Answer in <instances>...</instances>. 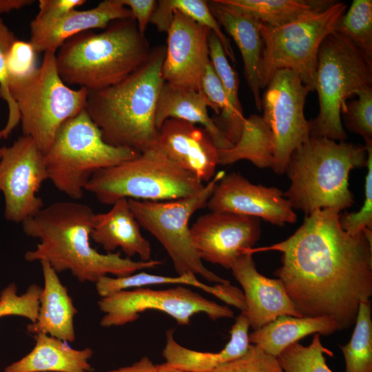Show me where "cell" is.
Wrapping results in <instances>:
<instances>
[{
    "label": "cell",
    "instance_id": "6da1fadb",
    "mask_svg": "<svg viewBox=\"0 0 372 372\" xmlns=\"http://www.w3.org/2000/svg\"><path fill=\"white\" fill-rule=\"evenodd\" d=\"M340 214L317 209L286 240L247 252L280 251L282 265L275 274L301 315L329 317L343 330L372 296V230L348 234Z\"/></svg>",
    "mask_w": 372,
    "mask_h": 372
},
{
    "label": "cell",
    "instance_id": "7a4b0ae2",
    "mask_svg": "<svg viewBox=\"0 0 372 372\" xmlns=\"http://www.w3.org/2000/svg\"><path fill=\"white\" fill-rule=\"evenodd\" d=\"M95 213L87 205L58 201L43 207L24 220L22 229L39 242L28 251V262H47L57 273L69 271L82 282H96L103 276H126L162 264L158 260L135 261L120 253L102 254L91 245Z\"/></svg>",
    "mask_w": 372,
    "mask_h": 372
},
{
    "label": "cell",
    "instance_id": "3957f363",
    "mask_svg": "<svg viewBox=\"0 0 372 372\" xmlns=\"http://www.w3.org/2000/svg\"><path fill=\"white\" fill-rule=\"evenodd\" d=\"M165 55V48L157 46L138 69L119 83L88 91L86 111L109 145L140 153L154 147Z\"/></svg>",
    "mask_w": 372,
    "mask_h": 372
},
{
    "label": "cell",
    "instance_id": "277c9868",
    "mask_svg": "<svg viewBox=\"0 0 372 372\" xmlns=\"http://www.w3.org/2000/svg\"><path fill=\"white\" fill-rule=\"evenodd\" d=\"M151 49L135 19L111 21L101 32L88 30L68 40L55 53L59 75L67 85L96 91L115 85L138 69Z\"/></svg>",
    "mask_w": 372,
    "mask_h": 372
},
{
    "label": "cell",
    "instance_id": "5b68a950",
    "mask_svg": "<svg viewBox=\"0 0 372 372\" xmlns=\"http://www.w3.org/2000/svg\"><path fill=\"white\" fill-rule=\"evenodd\" d=\"M366 160L364 145L310 137L290 156L285 173L291 183L284 196L305 216L317 209L349 208L355 203L350 172L366 167Z\"/></svg>",
    "mask_w": 372,
    "mask_h": 372
},
{
    "label": "cell",
    "instance_id": "8992f818",
    "mask_svg": "<svg viewBox=\"0 0 372 372\" xmlns=\"http://www.w3.org/2000/svg\"><path fill=\"white\" fill-rule=\"evenodd\" d=\"M45 154L48 180L74 200L83 198L98 171L137 157L140 152L107 143L86 109L60 127Z\"/></svg>",
    "mask_w": 372,
    "mask_h": 372
},
{
    "label": "cell",
    "instance_id": "52a82bcc",
    "mask_svg": "<svg viewBox=\"0 0 372 372\" xmlns=\"http://www.w3.org/2000/svg\"><path fill=\"white\" fill-rule=\"evenodd\" d=\"M203 183L156 147L136 158L96 172L85 191L102 204L112 205L121 198L161 201L199 192Z\"/></svg>",
    "mask_w": 372,
    "mask_h": 372
},
{
    "label": "cell",
    "instance_id": "ba28073f",
    "mask_svg": "<svg viewBox=\"0 0 372 372\" xmlns=\"http://www.w3.org/2000/svg\"><path fill=\"white\" fill-rule=\"evenodd\" d=\"M371 85L372 65L347 38L329 34L318 53L315 90L319 113L311 120L310 137L346 141L341 111L349 98Z\"/></svg>",
    "mask_w": 372,
    "mask_h": 372
},
{
    "label": "cell",
    "instance_id": "9c48e42d",
    "mask_svg": "<svg viewBox=\"0 0 372 372\" xmlns=\"http://www.w3.org/2000/svg\"><path fill=\"white\" fill-rule=\"evenodd\" d=\"M8 84L19 112L23 135L32 138L43 154L61 125L86 107L88 90H74L63 83L54 52L44 53L41 65L32 75Z\"/></svg>",
    "mask_w": 372,
    "mask_h": 372
},
{
    "label": "cell",
    "instance_id": "30bf717a",
    "mask_svg": "<svg viewBox=\"0 0 372 372\" xmlns=\"http://www.w3.org/2000/svg\"><path fill=\"white\" fill-rule=\"evenodd\" d=\"M225 175V171L218 172L202 190L187 197L161 201L128 199L139 225L161 244L178 275L191 273L211 282L230 284L204 265L193 244L189 227L192 216L206 207Z\"/></svg>",
    "mask_w": 372,
    "mask_h": 372
},
{
    "label": "cell",
    "instance_id": "8fae6325",
    "mask_svg": "<svg viewBox=\"0 0 372 372\" xmlns=\"http://www.w3.org/2000/svg\"><path fill=\"white\" fill-rule=\"evenodd\" d=\"M347 9L344 2L335 1L316 14L279 27L260 22L263 50L259 69L260 88H265L280 70L296 73L311 92L315 91L318 53L324 38Z\"/></svg>",
    "mask_w": 372,
    "mask_h": 372
},
{
    "label": "cell",
    "instance_id": "7c38bea8",
    "mask_svg": "<svg viewBox=\"0 0 372 372\" xmlns=\"http://www.w3.org/2000/svg\"><path fill=\"white\" fill-rule=\"evenodd\" d=\"M265 88L261 117L270 133L271 168L282 175L293 152L310 138L311 120L304 110L311 91L296 73L285 69L276 71Z\"/></svg>",
    "mask_w": 372,
    "mask_h": 372
},
{
    "label": "cell",
    "instance_id": "4fadbf2b",
    "mask_svg": "<svg viewBox=\"0 0 372 372\" xmlns=\"http://www.w3.org/2000/svg\"><path fill=\"white\" fill-rule=\"evenodd\" d=\"M98 306L104 313L100 322L103 327L132 322L147 310L162 311L180 325L189 324L192 317L200 313L213 320L234 316L228 306L209 300L184 285L166 289L141 287L122 290L101 298Z\"/></svg>",
    "mask_w": 372,
    "mask_h": 372
},
{
    "label": "cell",
    "instance_id": "5bb4252c",
    "mask_svg": "<svg viewBox=\"0 0 372 372\" xmlns=\"http://www.w3.org/2000/svg\"><path fill=\"white\" fill-rule=\"evenodd\" d=\"M48 180L45 154L32 138L22 135L0 155V192L4 197V216L23 223L43 207L37 193Z\"/></svg>",
    "mask_w": 372,
    "mask_h": 372
},
{
    "label": "cell",
    "instance_id": "9a60e30c",
    "mask_svg": "<svg viewBox=\"0 0 372 372\" xmlns=\"http://www.w3.org/2000/svg\"><path fill=\"white\" fill-rule=\"evenodd\" d=\"M192 242L202 260L231 269L259 240L260 218L225 211L200 216L190 227Z\"/></svg>",
    "mask_w": 372,
    "mask_h": 372
},
{
    "label": "cell",
    "instance_id": "2e32d148",
    "mask_svg": "<svg viewBox=\"0 0 372 372\" xmlns=\"http://www.w3.org/2000/svg\"><path fill=\"white\" fill-rule=\"evenodd\" d=\"M209 30L185 14L174 11L167 32V47L162 66L165 82L200 90L205 68L210 62Z\"/></svg>",
    "mask_w": 372,
    "mask_h": 372
},
{
    "label": "cell",
    "instance_id": "e0dca14e",
    "mask_svg": "<svg viewBox=\"0 0 372 372\" xmlns=\"http://www.w3.org/2000/svg\"><path fill=\"white\" fill-rule=\"evenodd\" d=\"M206 207L211 211L256 217L278 226L294 223L297 219L282 191L253 184L236 172L225 174L218 183Z\"/></svg>",
    "mask_w": 372,
    "mask_h": 372
},
{
    "label": "cell",
    "instance_id": "ac0fdd59",
    "mask_svg": "<svg viewBox=\"0 0 372 372\" xmlns=\"http://www.w3.org/2000/svg\"><path fill=\"white\" fill-rule=\"evenodd\" d=\"M154 147L202 183L209 182L218 165V149L202 127L169 118L158 130Z\"/></svg>",
    "mask_w": 372,
    "mask_h": 372
},
{
    "label": "cell",
    "instance_id": "d6986e66",
    "mask_svg": "<svg viewBox=\"0 0 372 372\" xmlns=\"http://www.w3.org/2000/svg\"><path fill=\"white\" fill-rule=\"evenodd\" d=\"M252 255L249 252L242 254L230 269L242 287L245 313L250 327L257 330L283 315L303 317L287 293L282 282L260 273Z\"/></svg>",
    "mask_w": 372,
    "mask_h": 372
},
{
    "label": "cell",
    "instance_id": "ffe728a7",
    "mask_svg": "<svg viewBox=\"0 0 372 372\" xmlns=\"http://www.w3.org/2000/svg\"><path fill=\"white\" fill-rule=\"evenodd\" d=\"M132 17L130 10L121 0H105L88 10H72L56 19H33L30 23L29 41L37 53H56L66 40L76 34L104 30L114 20Z\"/></svg>",
    "mask_w": 372,
    "mask_h": 372
},
{
    "label": "cell",
    "instance_id": "44dd1931",
    "mask_svg": "<svg viewBox=\"0 0 372 372\" xmlns=\"http://www.w3.org/2000/svg\"><path fill=\"white\" fill-rule=\"evenodd\" d=\"M90 238L107 253L120 248L128 258L138 255L141 260H151V245L142 235L127 198L117 200L106 212L95 214Z\"/></svg>",
    "mask_w": 372,
    "mask_h": 372
},
{
    "label": "cell",
    "instance_id": "7402d4cb",
    "mask_svg": "<svg viewBox=\"0 0 372 372\" xmlns=\"http://www.w3.org/2000/svg\"><path fill=\"white\" fill-rule=\"evenodd\" d=\"M40 263L44 285L37 320L28 325L27 331L34 335L46 334L72 342L76 338L74 319L77 309L58 273L47 262Z\"/></svg>",
    "mask_w": 372,
    "mask_h": 372
},
{
    "label": "cell",
    "instance_id": "603a6c76",
    "mask_svg": "<svg viewBox=\"0 0 372 372\" xmlns=\"http://www.w3.org/2000/svg\"><path fill=\"white\" fill-rule=\"evenodd\" d=\"M210 10L219 23L237 45L244 64L245 75L251 91L257 110L262 111L259 85V69L263 42L260 30V21L231 10L217 0L208 1Z\"/></svg>",
    "mask_w": 372,
    "mask_h": 372
},
{
    "label": "cell",
    "instance_id": "cb8c5ba5",
    "mask_svg": "<svg viewBox=\"0 0 372 372\" xmlns=\"http://www.w3.org/2000/svg\"><path fill=\"white\" fill-rule=\"evenodd\" d=\"M249 320L245 313L236 318L230 330V339L225 347L217 353L201 352L179 344L174 338V331L166 332V343L163 355L167 363L189 372H211L219 366L242 356L248 349Z\"/></svg>",
    "mask_w": 372,
    "mask_h": 372
},
{
    "label": "cell",
    "instance_id": "d4e9b609",
    "mask_svg": "<svg viewBox=\"0 0 372 372\" xmlns=\"http://www.w3.org/2000/svg\"><path fill=\"white\" fill-rule=\"evenodd\" d=\"M208 107L216 113L215 107L200 90L177 87L164 81L157 103L155 125L158 130L169 118L199 124L209 133L218 149L232 147L234 145L209 116Z\"/></svg>",
    "mask_w": 372,
    "mask_h": 372
},
{
    "label": "cell",
    "instance_id": "484cf974",
    "mask_svg": "<svg viewBox=\"0 0 372 372\" xmlns=\"http://www.w3.org/2000/svg\"><path fill=\"white\" fill-rule=\"evenodd\" d=\"M33 349L24 357L4 369V372H91L93 351L75 349L68 342L38 333Z\"/></svg>",
    "mask_w": 372,
    "mask_h": 372
},
{
    "label": "cell",
    "instance_id": "4316f807",
    "mask_svg": "<svg viewBox=\"0 0 372 372\" xmlns=\"http://www.w3.org/2000/svg\"><path fill=\"white\" fill-rule=\"evenodd\" d=\"M340 330L327 316L295 317L283 315L249 334V342L278 357L289 345L310 334L328 335Z\"/></svg>",
    "mask_w": 372,
    "mask_h": 372
},
{
    "label": "cell",
    "instance_id": "83f0119b",
    "mask_svg": "<svg viewBox=\"0 0 372 372\" xmlns=\"http://www.w3.org/2000/svg\"><path fill=\"white\" fill-rule=\"evenodd\" d=\"M159 285L195 287L214 295L228 304L236 307L241 312L246 311L245 296L240 289L230 284H216L209 286L200 282L196 276L191 273L168 276L142 271L121 277L105 276L95 282L96 292L101 298L122 290Z\"/></svg>",
    "mask_w": 372,
    "mask_h": 372
},
{
    "label": "cell",
    "instance_id": "f1b7e54d",
    "mask_svg": "<svg viewBox=\"0 0 372 372\" xmlns=\"http://www.w3.org/2000/svg\"><path fill=\"white\" fill-rule=\"evenodd\" d=\"M222 5L249 15L262 23L279 27L318 14L330 8L332 0H217Z\"/></svg>",
    "mask_w": 372,
    "mask_h": 372
},
{
    "label": "cell",
    "instance_id": "f546056e",
    "mask_svg": "<svg viewBox=\"0 0 372 372\" xmlns=\"http://www.w3.org/2000/svg\"><path fill=\"white\" fill-rule=\"evenodd\" d=\"M174 11L185 14L213 32L220 41L226 56L234 63H236V57L230 40L222 31L220 25L210 10L207 1L160 0L156 2L149 23L154 24L159 32H167L172 20Z\"/></svg>",
    "mask_w": 372,
    "mask_h": 372
},
{
    "label": "cell",
    "instance_id": "4dcf8cb0",
    "mask_svg": "<svg viewBox=\"0 0 372 372\" xmlns=\"http://www.w3.org/2000/svg\"><path fill=\"white\" fill-rule=\"evenodd\" d=\"M345 372H372V320L371 301L360 304L355 327L349 342L340 346Z\"/></svg>",
    "mask_w": 372,
    "mask_h": 372
},
{
    "label": "cell",
    "instance_id": "1f68e13d",
    "mask_svg": "<svg viewBox=\"0 0 372 372\" xmlns=\"http://www.w3.org/2000/svg\"><path fill=\"white\" fill-rule=\"evenodd\" d=\"M335 32L347 38L372 65V1L353 0L338 19Z\"/></svg>",
    "mask_w": 372,
    "mask_h": 372
},
{
    "label": "cell",
    "instance_id": "d6a6232c",
    "mask_svg": "<svg viewBox=\"0 0 372 372\" xmlns=\"http://www.w3.org/2000/svg\"><path fill=\"white\" fill-rule=\"evenodd\" d=\"M324 353L332 355V352L323 347L320 335L315 333L310 344L304 346L295 342L277 358L284 372H332Z\"/></svg>",
    "mask_w": 372,
    "mask_h": 372
},
{
    "label": "cell",
    "instance_id": "836d02e7",
    "mask_svg": "<svg viewBox=\"0 0 372 372\" xmlns=\"http://www.w3.org/2000/svg\"><path fill=\"white\" fill-rule=\"evenodd\" d=\"M208 46L210 62L221 82L232 112L238 121L245 123L246 118L238 98V74L229 64L218 38L211 31L209 32Z\"/></svg>",
    "mask_w": 372,
    "mask_h": 372
},
{
    "label": "cell",
    "instance_id": "e575fe53",
    "mask_svg": "<svg viewBox=\"0 0 372 372\" xmlns=\"http://www.w3.org/2000/svg\"><path fill=\"white\" fill-rule=\"evenodd\" d=\"M41 291V287L33 284L23 293L18 295L16 285L10 284L0 293V318L17 316L27 318L31 323L35 322Z\"/></svg>",
    "mask_w": 372,
    "mask_h": 372
},
{
    "label": "cell",
    "instance_id": "d590c367",
    "mask_svg": "<svg viewBox=\"0 0 372 372\" xmlns=\"http://www.w3.org/2000/svg\"><path fill=\"white\" fill-rule=\"evenodd\" d=\"M17 39L13 32L0 18V98L6 101L8 109L7 122L0 130L2 138H7L20 123L19 112L10 95L6 73V57L12 45Z\"/></svg>",
    "mask_w": 372,
    "mask_h": 372
},
{
    "label": "cell",
    "instance_id": "8d00e7d4",
    "mask_svg": "<svg viewBox=\"0 0 372 372\" xmlns=\"http://www.w3.org/2000/svg\"><path fill=\"white\" fill-rule=\"evenodd\" d=\"M357 95L358 99L346 102L341 119L349 132L359 134L364 141L372 140V87Z\"/></svg>",
    "mask_w": 372,
    "mask_h": 372
},
{
    "label": "cell",
    "instance_id": "74e56055",
    "mask_svg": "<svg viewBox=\"0 0 372 372\" xmlns=\"http://www.w3.org/2000/svg\"><path fill=\"white\" fill-rule=\"evenodd\" d=\"M367 154V173L364 185V200L357 212L340 214L339 222L342 229L351 235L362 233L364 229L372 230V140L365 141Z\"/></svg>",
    "mask_w": 372,
    "mask_h": 372
},
{
    "label": "cell",
    "instance_id": "f35d334b",
    "mask_svg": "<svg viewBox=\"0 0 372 372\" xmlns=\"http://www.w3.org/2000/svg\"><path fill=\"white\" fill-rule=\"evenodd\" d=\"M211 372H284L278 358L250 344L240 358L225 363Z\"/></svg>",
    "mask_w": 372,
    "mask_h": 372
},
{
    "label": "cell",
    "instance_id": "ab89813d",
    "mask_svg": "<svg viewBox=\"0 0 372 372\" xmlns=\"http://www.w3.org/2000/svg\"><path fill=\"white\" fill-rule=\"evenodd\" d=\"M37 54L30 41L17 39L6 57L8 83L32 75L39 68L37 65Z\"/></svg>",
    "mask_w": 372,
    "mask_h": 372
},
{
    "label": "cell",
    "instance_id": "60d3db41",
    "mask_svg": "<svg viewBox=\"0 0 372 372\" xmlns=\"http://www.w3.org/2000/svg\"><path fill=\"white\" fill-rule=\"evenodd\" d=\"M85 2V0H39V12L35 19L41 21L56 19Z\"/></svg>",
    "mask_w": 372,
    "mask_h": 372
},
{
    "label": "cell",
    "instance_id": "b9f144b4",
    "mask_svg": "<svg viewBox=\"0 0 372 372\" xmlns=\"http://www.w3.org/2000/svg\"><path fill=\"white\" fill-rule=\"evenodd\" d=\"M121 1L130 10L133 18L137 23L140 32L145 34L157 1L154 0Z\"/></svg>",
    "mask_w": 372,
    "mask_h": 372
},
{
    "label": "cell",
    "instance_id": "7bdbcfd3",
    "mask_svg": "<svg viewBox=\"0 0 372 372\" xmlns=\"http://www.w3.org/2000/svg\"><path fill=\"white\" fill-rule=\"evenodd\" d=\"M108 372H157V364H154L149 358L143 357L132 365Z\"/></svg>",
    "mask_w": 372,
    "mask_h": 372
},
{
    "label": "cell",
    "instance_id": "ee69618b",
    "mask_svg": "<svg viewBox=\"0 0 372 372\" xmlns=\"http://www.w3.org/2000/svg\"><path fill=\"white\" fill-rule=\"evenodd\" d=\"M34 2L32 0H0V14L19 10Z\"/></svg>",
    "mask_w": 372,
    "mask_h": 372
},
{
    "label": "cell",
    "instance_id": "f6af8a7d",
    "mask_svg": "<svg viewBox=\"0 0 372 372\" xmlns=\"http://www.w3.org/2000/svg\"><path fill=\"white\" fill-rule=\"evenodd\" d=\"M157 372H189L174 367L169 364L165 362L157 364Z\"/></svg>",
    "mask_w": 372,
    "mask_h": 372
},
{
    "label": "cell",
    "instance_id": "bcb514c9",
    "mask_svg": "<svg viewBox=\"0 0 372 372\" xmlns=\"http://www.w3.org/2000/svg\"><path fill=\"white\" fill-rule=\"evenodd\" d=\"M2 139V137H1V133H0V142H1V140ZM1 145H0V155H1Z\"/></svg>",
    "mask_w": 372,
    "mask_h": 372
}]
</instances>
